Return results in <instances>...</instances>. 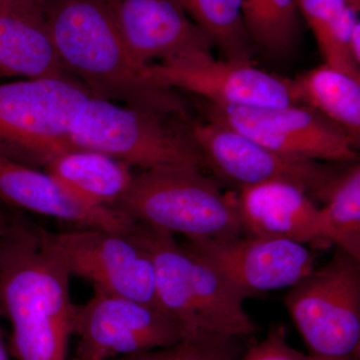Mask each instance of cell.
Here are the masks:
<instances>
[{
    "label": "cell",
    "mask_w": 360,
    "mask_h": 360,
    "mask_svg": "<svg viewBox=\"0 0 360 360\" xmlns=\"http://www.w3.org/2000/svg\"><path fill=\"white\" fill-rule=\"evenodd\" d=\"M0 196L15 208L63 220L77 227L129 232L134 220L112 208L94 207L70 195L39 168L0 156Z\"/></svg>",
    "instance_id": "2e32d148"
},
{
    "label": "cell",
    "mask_w": 360,
    "mask_h": 360,
    "mask_svg": "<svg viewBox=\"0 0 360 360\" xmlns=\"http://www.w3.org/2000/svg\"><path fill=\"white\" fill-rule=\"evenodd\" d=\"M44 77H70L59 63L41 2L9 0L0 7V78Z\"/></svg>",
    "instance_id": "e0dca14e"
},
{
    "label": "cell",
    "mask_w": 360,
    "mask_h": 360,
    "mask_svg": "<svg viewBox=\"0 0 360 360\" xmlns=\"http://www.w3.org/2000/svg\"><path fill=\"white\" fill-rule=\"evenodd\" d=\"M238 360H314L307 354L291 347L286 338V329L274 324L264 340L251 341Z\"/></svg>",
    "instance_id": "d4e9b609"
},
{
    "label": "cell",
    "mask_w": 360,
    "mask_h": 360,
    "mask_svg": "<svg viewBox=\"0 0 360 360\" xmlns=\"http://www.w3.org/2000/svg\"><path fill=\"white\" fill-rule=\"evenodd\" d=\"M187 248L215 267L245 297L290 288L315 269V255L288 239L239 236L187 240Z\"/></svg>",
    "instance_id": "4fadbf2b"
},
{
    "label": "cell",
    "mask_w": 360,
    "mask_h": 360,
    "mask_svg": "<svg viewBox=\"0 0 360 360\" xmlns=\"http://www.w3.org/2000/svg\"><path fill=\"white\" fill-rule=\"evenodd\" d=\"M300 16L314 33L324 63L360 79L349 39L359 21L360 0H295Z\"/></svg>",
    "instance_id": "ffe728a7"
},
{
    "label": "cell",
    "mask_w": 360,
    "mask_h": 360,
    "mask_svg": "<svg viewBox=\"0 0 360 360\" xmlns=\"http://www.w3.org/2000/svg\"><path fill=\"white\" fill-rule=\"evenodd\" d=\"M130 234L150 253L158 307L187 328L252 338L259 331L246 314L245 296L174 236L134 222Z\"/></svg>",
    "instance_id": "3957f363"
},
{
    "label": "cell",
    "mask_w": 360,
    "mask_h": 360,
    "mask_svg": "<svg viewBox=\"0 0 360 360\" xmlns=\"http://www.w3.org/2000/svg\"><path fill=\"white\" fill-rule=\"evenodd\" d=\"M251 338L193 329L172 347L108 360H238Z\"/></svg>",
    "instance_id": "cb8c5ba5"
},
{
    "label": "cell",
    "mask_w": 360,
    "mask_h": 360,
    "mask_svg": "<svg viewBox=\"0 0 360 360\" xmlns=\"http://www.w3.org/2000/svg\"><path fill=\"white\" fill-rule=\"evenodd\" d=\"M20 217L18 208L9 205L0 196V236L8 231L11 224Z\"/></svg>",
    "instance_id": "484cf974"
},
{
    "label": "cell",
    "mask_w": 360,
    "mask_h": 360,
    "mask_svg": "<svg viewBox=\"0 0 360 360\" xmlns=\"http://www.w3.org/2000/svg\"><path fill=\"white\" fill-rule=\"evenodd\" d=\"M37 231L70 276L89 281L94 290L160 307L153 258L130 232L99 227L53 232L39 226Z\"/></svg>",
    "instance_id": "ba28073f"
},
{
    "label": "cell",
    "mask_w": 360,
    "mask_h": 360,
    "mask_svg": "<svg viewBox=\"0 0 360 360\" xmlns=\"http://www.w3.org/2000/svg\"><path fill=\"white\" fill-rule=\"evenodd\" d=\"M234 205L248 236L288 239L305 245L328 243L321 210L293 184L274 181L243 187L234 194Z\"/></svg>",
    "instance_id": "9a60e30c"
},
{
    "label": "cell",
    "mask_w": 360,
    "mask_h": 360,
    "mask_svg": "<svg viewBox=\"0 0 360 360\" xmlns=\"http://www.w3.org/2000/svg\"><path fill=\"white\" fill-rule=\"evenodd\" d=\"M284 305L314 360H360V260L335 248L291 286Z\"/></svg>",
    "instance_id": "52a82bcc"
},
{
    "label": "cell",
    "mask_w": 360,
    "mask_h": 360,
    "mask_svg": "<svg viewBox=\"0 0 360 360\" xmlns=\"http://www.w3.org/2000/svg\"><path fill=\"white\" fill-rule=\"evenodd\" d=\"M241 13L255 46L283 56L297 42L300 14L295 0H241Z\"/></svg>",
    "instance_id": "603a6c76"
},
{
    "label": "cell",
    "mask_w": 360,
    "mask_h": 360,
    "mask_svg": "<svg viewBox=\"0 0 360 360\" xmlns=\"http://www.w3.org/2000/svg\"><path fill=\"white\" fill-rule=\"evenodd\" d=\"M208 122L236 130L260 146L300 160L357 162L356 146L341 127L307 106L238 108L201 101Z\"/></svg>",
    "instance_id": "30bf717a"
},
{
    "label": "cell",
    "mask_w": 360,
    "mask_h": 360,
    "mask_svg": "<svg viewBox=\"0 0 360 360\" xmlns=\"http://www.w3.org/2000/svg\"><path fill=\"white\" fill-rule=\"evenodd\" d=\"M0 360H8L6 347L4 345V340H2L1 330H0Z\"/></svg>",
    "instance_id": "83f0119b"
},
{
    "label": "cell",
    "mask_w": 360,
    "mask_h": 360,
    "mask_svg": "<svg viewBox=\"0 0 360 360\" xmlns=\"http://www.w3.org/2000/svg\"><path fill=\"white\" fill-rule=\"evenodd\" d=\"M293 103L307 106L341 127L356 148L360 139V79L323 65L288 78Z\"/></svg>",
    "instance_id": "d6986e66"
},
{
    "label": "cell",
    "mask_w": 360,
    "mask_h": 360,
    "mask_svg": "<svg viewBox=\"0 0 360 360\" xmlns=\"http://www.w3.org/2000/svg\"><path fill=\"white\" fill-rule=\"evenodd\" d=\"M139 224L182 234L187 240L241 236L234 193L224 194L212 179L191 165L142 170L116 203Z\"/></svg>",
    "instance_id": "277c9868"
},
{
    "label": "cell",
    "mask_w": 360,
    "mask_h": 360,
    "mask_svg": "<svg viewBox=\"0 0 360 360\" xmlns=\"http://www.w3.org/2000/svg\"><path fill=\"white\" fill-rule=\"evenodd\" d=\"M217 47L225 60L252 63L253 45L246 32L241 0H176Z\"/></svg>",
    "instance_id": "44dd1931"
},
{
    "label": "cell",
    "mask_w": 360,
    "mask_h": 360,
    "mask_svg": "<svg viewBox=\"0 0 360 360\" xmlns=\"http://www.w3.org/2000/svg\"><path fill=\"white\" fill-rule=\"evenodd\" d=\"M187 127L210 168L238 189L265 182H288L314 200L324 202L342 172L322 161L300 160L274 153L219 123L187 120Z\"/></svg>",
    "instance_id": "9c48e42d"
},
{
    "label": "cell",
    "mask_w": 360,
    "mask_h": 360,
    "mask_svg": "<svg viewBox=\"0 0 360 360\" xmlns=\"http://www.w3.org/2000/svg\"><path fill=\"white\" fill-rule=\"evenodd\" d=\"M22 217L0 236V314L11 323L16 360H68L77 307L65 264Z\"/></svg>",
    "instance_id": "6da1fadb"
},
{
    "label": "cell",
    "mask_w": 360,
    "mask_h": 360,
    "mask_svg": "<svg viewBox=\"0 0 360 360\" xmlns=\"http://www.w3.org/2000/svg\"><path fill=\"white\" fill-rule=\"evenodd\" d=\"M8 1L9 0H0V7L4 6V4H7Z\"/></svg>",
    "instance_id": "f1b7e54d"
},
{
    "label": "cell",
    "mask_w": 360,
    "mask_h": 360,
    "mask_svg": "<svg viewBox=\"0 0 360 360\" xmlns=\"http://www.w3.org/2000/svg\"><path fill=\"white\" fill-rule=\"evenodd\" d=\"M321 210L326 240L360 260V165L350 163L335 179Z\"/></svg>",
    "instance_id": "7402d4cb"
},
{
    "label": "cell",
    "mask_w": 360,
    "mask_h": 360,
    "mask_svg": "<svg viewBox=\"0 0 360 360\" xmlns=\"http://www.w3.org/2000/svg\"><path fill=\"white\" fill-rule=\"evenodd\" d=\"M63 70L90 96L188 118L176 90L144 77L125 49L108 0H40Z\"/></svg>",
    "instance_id": "7a4b0ae2"
},
{
    "label": "cell",
    "mask_w": 360,
    "mask_h": 360,
    "mask_svg": "<svg viewBox=\"0 0 360 360\" xmlns=\"http://www.w3.org/2000/svg\"><path fill=\"white\" fill-rule=\"evenodd\" d=\"M191 331L155 305L94 290L77 307V347L71 360H108L172 347Z\"/></svg>",
    "instance_id": "8fae6325"
},
{
    "label": "cell",
    "mask_w": 360,
    "mask_h": 360,
    "mask_svg": "<svg viewBox=\"0 0 360 360\" xmlns=\"http://www.w3.org/2000/svg\"><path fill=\"white\" fill-rule=\"evenodd\" d=\"M90 96L70 77L0 84V156L40 168L71 146V123Z\"/></svg>",
    "instance_id": "8992f818"
},
{
    "label": "cell",
    "mask_w": 360,
    "mask_h": 360,
    "mask_svg": "<svg viewBox=\"0 0 360 360\" xmlns=\"http://www.w3.org/2000/svg\"><path fill=\"white\" fill-rule=\"evenodd\" d=\"M108 1L125 49L139 68L191 52H212V42L176 0Z\"/></svg>",
    "instance_id": "5bb4252c"
},
{
    "label": "cell",
    "mask_w": 360,
    "mask_h": 360,
    "mask_svg": "<svg viewBox=\"0 0 360 360\" xmlns=\"http://www.w3.org/2000/svg\"><path fill=\"white\" fill-rule=\"evenodd\" d=\"M186 120L90 96L70 127L71 146L112 156L142 170L191 165L205 167Z\"/></svg>",
    "instance_id": "5b68a950"
},
{
    "label": "cell",
    "mask_w": 360,
    "mask_h": 360,
    "mask_svg": "<svg viewBox=\"0 0 360 360\" xmlns=\"http://www.w3.org/2000/svg\"><path fill=\"white\" fill-rule=\"evenodd\" d=\"M349 51L354 63L360 66V21L354 25L350 35Z\"/></svg>",
    "instance_id": "4316f807"
},
{
    "label": "cell",
    "mask_w": 360,
    "mask_h": 360,
    "mask_svg": "<svg viewBox=\"0 0 360 360\" xmlns=\"http://www.w3.org/2000/svg\"><path fill=\"white\" fill-rule=\"evenodd\" d=\"M131 168L105 153L75 148L52 158L44 170L85 205L115 210L134 179Z\"/></svg>",
    "instance_id": "ac0fdd59"
},
{
    "label": "cell",
    "mask_w": 360,
    "mask_h": 360,
    "mask_svg": "<svg viewBox=\"0 0 360 360\" xmlns=\"http://www.w3.org/2000/svg\"><path fill=\"white\" fill-rule=\"evenodd\" d=\"M149 82L179 89L207 103L238 108H281L293 103L288 78L270 75L252 63L215 59L195 51L144 68Z\"/></svg>",
    "instance_id": "7c38bea8"
}]
</instances>
